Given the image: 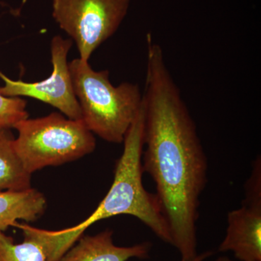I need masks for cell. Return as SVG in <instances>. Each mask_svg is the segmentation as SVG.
I'll list each match as a JSON object with an SVG mask.
<instances>
[{"mask_svg":"<svg viewBox=\"0 0 261 261\" xmlns=\"http://www.w3.org/2000/svg\"><path fill=\"white\" fill-rule=\"evenodd\" d=\"M73 41L60 35L53 38L51 58L53 71L46 80L28 83L12 80L0 71V78L5 82L0 87V94L5 97H28L42 101L61 111L70 119L82 120V111L75 97L70 75L68 55Z\"/></svg>","mask_w":261,"mask_h":261,"instance_id":"6","label":"cell"},{"mask_svg":"<svg viewBox=\"0 0 261 261\" xmlns=\"http://www.w3.org/2000/svg\"><path fill=\"white\" fill-rule=\"evenodd\" d=\"M0 261H45V255L37 242L24 239L15 243L13 238L0 231Z\"/></svg>","mask_w":261,"mask_h":261,"instance_id":"11","label":"cell"},{"mask_svg":"<svg viewBox=\"0 0 261 261\" xmlns=\"http://www.w3.org/2000/svg\"><path fill=\"white\" fill-rule=\"evenodd\" d=\"M27 107V100L22 98L0 94V128L10 129L18 122L28 118Z\"/></svg>","mask_w":261,"mask_h":261,"instance_id":"12","label":"cell"},{"mask_svg":"<svg viewBox=\"0 0 261 261\" xmlns=\"http://www.w3.org/2000/svg\"><path fill=\"white\" fill-rule=\"evenodd\" d=\"M213 255H214V252L211 251V250H208V251H205L202 252L201 254H198L197 257L192 261H204Z\"/></svg>","mask_w":261,"mask_h":261,"instance_id":"14","label":"cell"},{"mask_svg":"<svg viewBox=\"0 0 261 261\" xmlns=\"http://www.w3.org/2000/svg\"><path fill=\"white\" fill-rule=\"evenodd\" d=\"M146 42L142 168L155 185L171 245L179 252L181 261H192L198 255L197 223L208 162L162 47L150 34L146 36Z\"/></svg>","mask_w":261,"mask_h":261,"instance_id":"1","label":"cell"},{"mask_svg":"<svg viewBox=\"0 0 261 261\" xmlns=\"http://www.w3.org/2000/svg\"><path fill=\"white\" fill-rule=\"evenodd\" d=\"M130 0H51V15L74 41L80 59L89 62L94 51L114 35Z\"/></svg>","mask_w":261,"mask_h":261,"instance_id":"5","label":"cell"},{"mask_svg":"<svg viewBox=\"0 0 261 261\" xmlns=\"http://www.w3.org/2000/svg\"><path fill=\"white\" fill-rule=\"evenodd\" d=\"M145 134L144 104L130 125L123 140V150L117 161L114 178L107 195L87 219L72 227L49 231L19 224L24 239L37 242L42 247L45 261L61 258L92 225L120 215L140 220L164 243L172 244L169 226L156 194L143 185L142 153Z\"/></svg>","mask_w":261,"mask_h":261,"instance_id":"2","label":"cell"},{"mask_svg":"<svg viewBox=\"0 0 261 261\" xmlns=\"http://www.w3.org/2000/svg\"><path fill=\"white\" fill-rule=\"evenodd\" d=\"M214 261H234L231 260V259L228 258V257L226 256H221L216 258Z\"/></svg>","mask_w":261,"mask_h":261,"instance_id":"15","label":"cell"},{"mask_svg":"<svg viewBox=\"0 0 261 261\" xmlns=\"http://www.w3.org/2000/svg\"><path fill=\"white\" fill-rule=\"evenodd\" d=\"M15 137L8 128H0V191L32 188V176L24 169L15 152Z\"/></svg>","mask_w":261,"mask_h":261,"instance_id":"10","label":"cell"},{"mask_svg":"<svg viewBox=\"0 0 261 261\" xmlns=\"http://www.w3.org/2000/svg\"><path fill=\"white\" fill-rule=\"evenodd\" d=\"M113 231L107 229L93 236H82L57 261H127L149 257L152 244L146 242L130 247L113 243Z\"/></svg>","mask_w":261,"mask_h":261,"instance_id":"8","label":"cell"},{"mask_svg":"<svg viewBox=\"0 0 261 261\" xmlns=\"http://www.w3.org/2000/svg\"><path fill=\"white\" fill-rule=\"evenodd\" d=\"M219 252H233L240 261H261V203L243 202L228 213L226 236Z\"/></svg>","mask_w":261,"mask_h":261,"instance_id":"7","label":"cell"},{"mask_svg":"<svg viewBox=\"0 0 261 261\" xmlns=\"http://www.w3.org/2000/svg\"><path fill=\"white\" fill-rule=\"evenodd\" d=\"M69 68L86 126L106 142L123 143L143 102L138 84L113 85L108 70L96 71L80 58L70 62Z\"/></svg>","mask_w":261,"mask_h":261,"instance_id":"3","label":"cell"},{"mask_svg":"<svg viewBox=\"0 0 261 261\" xmlns=\"http://www.w3.org/2000/svg\"><path fill=\"white\" fill-rule=\"evenodd\" d=\"M46 207L45 196L32 187L22 191H0V231L5 232L18 221L34 222Z\"/></svg>","mask_w":261,"mask_h":261,"instance_id":"9","label":"cell"},{"mask_svg":"<svg viewBox=\"0 0 261 261\" xmlns=\"http://www.w3.org/2000/svg\"><path fill=\"white\" fill-rule=\"evenodd\" d=\"M243 202L261 203V161L258 156L254 161L251 175L245 185Z\"/></svg>","mask_w":261,"mask_h":261,"instance_id":"13","label":"cell"},{"mask_svg":"<svg viewBox=\"0 0 261 261\" xmlns=\"http://www.w3.org/2000/svg\"><path fill=\"white\" fill-rule=\"evenodd\" d=\"M18 137L14 149L29 174L49 166L73 162L92 153L96 148L93 133L82 120L70 119L59 113L15 125Z\"/></svg>","mask_w":261,"mask_h":261,"instance_id":"4","label":"cell"}]
</instances>
